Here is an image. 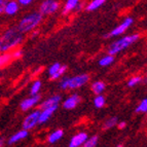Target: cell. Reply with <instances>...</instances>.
Masks as SVG:
<instances>
[{
  "label": "cell",
  "instance_id": "cell-14",
  "mask_svg": "<svg viewBox=\"0 0 147 147\" xmlns=\"http://www.w3.org/2000/svg\"><path fill=\"white\" fill-rule=\"evenodd\" d=\"M59 106H53V107H49V108H44V109H41L39 113V125H42V123H45L47 121H49V118L54 115V113L58 110Z\"/></svg>",
  "mask_w": 147,
  "mask_h": 147
},
{
  "label": "cell",
  "instance_id": "cell-10",
  "mask_svg": "<svg viewBox=\"0 0 147 147\" xmlns=\"http://www.w3.org/2000/svg\"><path fill=\"white\" fill-rule=\"evenodd\" d=\"M41 100V97L38 95L30 96L29 98H26L20 103V108L22 111H28L30 109H32L33 107H35L36 105H38Z\"/></svg>",
  "mask_w": 147,
  "mask_h": 147
},
{
  "label": "cell",
  "instance_id": "cell-17",
  "mask_svg": "<svg viewBox=\"0 0 147 147\" xmlns=\"http://www.w3.org/2000/svg\"><path fill=\"white\" fill-rule=\"evenodd\" d=\"M106 84L104 81L102 80H96L91 84V90L95 95H101L105 91Z\"/></svg>",
  "mask_w": 147,
  "mask_h": 147
},
{
  "label": "cell",
  "instance_id": "cell-21",
  "mask_svg": "<svg viewBox=\"0 0 147 147\" xmlns=\"http://www.w3.org/2000/svg\"><path fill=\"white\" fill-rule=\"evenodd\" d=\"M94 106L96 108H98V109H101V108H103L106 104V99L102 94L101 95H96L95 99H94Z\"/></svg>",
  "mask_w": 147,
  "mask_h": 147
},
{
  "label": "cell",
  "instance_id": "cell-5",
  "mask_svg": "<svg viewBox=\"0 0 147 147\" xmlns=\"http://www.w3.org/2000/svg\"><path fill=\"white\" fill-rule=\"evenodd\" d=\"M61 8V3L58 0H43L39 5L38 11L42 16H52Z\"/></svg>",
  "mask_w": 147,
  "mask_h": 147
},
{
  "label": "cell",
  "instance_id": "cell-3",
  "mask_svg": "<svg viewBox=\"0 0 147 147\" xmlns=\"http://www.w3.org/2000/svg\"><path fill=\"white\" fill-rule=\"evenodd\" d=\"M42 20H43V16L39 11L30 12L21 19L17 28L23 34H28L37 29V27L41 24Z\"/></svg>",
  "mask_w": 147,
  "mask_h": 147
},
{
  "label": "cell",
  "instance_id": "cell-4",
  "mask_svg": "<svg viewBox=\"0 0 147 147\" xmlns=\"http://www.w3.org/2000/svg\"><path fill=\"white\" fill-rule=\"evenodd\" d=\"M88 81H90V76L88 74H79V75L72 76V77L62 76L60 78L59 86L63 91L77 90V88H81V86H86Z\"/></svg>",
  "mask_w": 147,
  "mask_h": 147
},
{
  "label": "cell",
  "instance_id": "cell-2",
  "mask_svg": "<svg viewBox=\"0 0 147 147\" xmlns=\"http://www.w3.org/2000/svg\"><path fill=\"white\" fill-rule=\"evenodd\" d=\"M140 37L141 36H140L139 33H134V34L125 35V36L120 37V38L114 40V41L111 42L108 45V49H107L108 54L112 55V56H116V55L120 54L125 49H129L131 45L136 43L140 39Z\"/></svg>",
  "mask_w": 147,
  "mask_h": 147
},
{
  "label": "cell",
  "instance_id": "cell-7",
  "mask_svg": "<svg viewBox=\"0 0 147 147\" xmlns=\"http://www.w3.org/2000/svg\"><path fill=\"white\" fill-rule=\"evenodd\" d=\"M39 113H40V110L39 109H36V110H33L27 114V116L24 118L23 120V129L24 130H27V131H30V130H33L37 125H39Z\"/></svg>",
  "mask_w": 147,
  "mask_h": 147
},
{
  "label": "cell",
  "instance_id": "cell-15",
  "mask_svg": "<svg viewBox=\"0 0 147 147\" xmlns=\"http://www.w3.org/2000/svg\"><path fill=\"white\" fill-rule=\"evenodd\" d=\"M62 98L60 95H53L51 97H49L45 100L39 102V110L44 109V108H49V107H53V106H59L60 102H61Z\"/></svg>",
  "mask_w": 147,
  "mask_h": 147
},
{
  "label": "cell",
  "instance_id": "cell-11",
  "mask_svg": "<svg viewBox=\"0 0 147 147\" xmlns=\"http://www.w3.org/2000/svg\"><path fill=\"white\" fill-rule=\"evenodd\" d=\"M88 133L86 132H79L72 136V138L69 141L68 147H82L86 140L88 139Z\"/></svg>",
  "mask_w": 147,
  "mask_h": 147
},
{
  "label": "cell",
  "instance_id": "cell-8",
  "mask_svg": "<svg viewBox=\"0 0 147 147\" xmlns=\"http://www.w3.org/2000/svg\"><path fill=\"white\" fill-rule=\"evenodd\" d=\"M84 8V4L81 0H66L62 7V13L67 16L71 12L80 11Z\"/></svg>",
  "mask_w": 147,
  "mask_h": 147
},
{
  "label": "cell",
  "instance_id": "cell-9",
  "mask_svg": "<svg viewBox=\"0 0 147 147\" xmlns=\"http://www.w3.org/2000/svg\"><path fill=\"white\" fill-rule=\"evenodd\" d=\"M67 71V66L65 65H62L60 63H54L52 64L49 68V78L53 79V80H58L62 77V76L65 74V72Z\"/></svg>",
  "mask_w": 147,
  "mask_h": 147
},
{
  "label": "cell",
  "instance_id": "cell-23",
  "mask_svg": "<svg viewBox=\"0 0 147 147\" xmlns=\"http://www.w3.org/2000/svg\"><path fill=\"white\" fill-rule=\"evenodd\" d=\"M143 80V77L140 75H135V76H132L129 80H127V86L129 88H134V86H138V84H140L141 82H142Z\"/></svg>",
  "mask_w": 147,
  "mask_h": 147
},
{
  "label": "cell",
  "instance_id": "cell-27",
  "mask_svg": "<svg viewBox=\"0 0 147 147\" xmlns=\"http://www.w3.org/2000/svg\"><path fill=\"white\" fill-rule=\"evenodd\" d=\"M11 59H12V58H11V55H10V53L0 54V68L4 66L5 64H7Z\"/></svg>",
  "mask_w": 147,
  "mask_h": 147
},
{
  "label": "cell",
  "instance_id": "cell-6",
  "mask_svg": "<svg viewBox=\"0 0 147 147\" xmlns=\"http://www.w3.org/2000/svg\"><path fill=\"white\" fill-rule=\"evenodd\" d=\"M134 24V19L132 17H127L123 22L118 24L114 29H112L110 31V33H108L107 35H105L106 38H111V37H118L120 35H123V33L127 31Z\"/></svg>",
  "mask_w": 147,
  "mask_h": 147
},
{
  "label": "cell",
  "instance_id": "cell-29",
  "mask_svg": "<svg viewBox=\"0 0 147 147\" xmlns=\"http://www.w3.org/2000/svg\"><path fill=\"white\" fill-rule=\"evenodd\" d=\"M17 2L20 4V6H29L34 2V0H17Z\"/></svg>",
  "mask_w": 147,
  "mask_h": 147
},
{
  "label": "cell",
  "instance_id": "cell-20",
  "mask_svg": "<svg viewBox=\"0 0 147 147\" xmlns=\"http://www.w3.org/2000/svg\"><path fill=\"white\" fill-rule=\"evenodd\" d=\"M114 61H115L114 56L107 54L99 60V65H100L101 67H108V66H110V65H112V64L114 63Z\"/></svg>",
  "mask_w": 147,
  "mask_h": 147
},
{
  "label": "cell",
  "instance_id": "cell-19",
  "mask_svg": "<svg viewBox=\"0 0 147 147\" xmlns=\"http://www.w3.org/2000/svg\"><path fill=\"white\" fill-rule=\"evenodd\" d=\"M106 1H107V0H91V1L86 5V10H88V11L97 10L103 4H105Z\"/></svg>",
  "mask_w": 147,
  "mask_h": 147
},
{
  "label": "cell",
  "instance_id": "cell-31",
  "mask_svg": "<svg viewBox=\"0 0 147 147\" xmlns=\"http://www.w3.org/2000/svg\"><path fill=\"white\" fill-rule=\"evenodd\" d=\"M117 127L118 129H120V130H123L125 127H127V123H125V121H119V123H117Z\"/></svg>",
  "mask_w": 147,
  "mask_h": 147
},
{
  "label": "cell",
  "instance_id": "cell-16",
  "mask_svg": "<svg viewBox=\"0 0 147 147\" xmlns=\"http://www.w3.org/2000/svg\"><path fill=\"white\" fill-rule=\"evenodd\" d=\"M28 136H29V131L22 129V130L18 131V132L15 133V134H12V135L8 138L7 142H8V144H10V145L16 144V143L20 142V141H22V140L26 139Z\"/></svg>",
  "mask_w": 147,
  "mask_h": 147
},
{
  "label": "cell",
  "instance_id": "cell-1",
  "mask_svg": "<svg viewBox=\"0 0 147 147\" xmlns=\"http://www.w3.org/2000/svg\"><path fill=\"white\" fill-rule=\"evenodd\" d=\"M25 34L17 27H10L0 33V54L10 53L23 43Z\"/></svg>",
  "mask_w": 147,
  "mask_h": 147
},
{
  "label": "cell",
  "instance_id": "cell-25",
  "mask_svg": "<svg viewBox=\"0 0 147 147\" xmlns=\"http://www.w3.org/2000/svg\"><path fill=\"white\" fill-rule=\"evenodd\" d=\"M99 137L98 136H92V137H88L86 140V142L84 143L82 147H96L98 145Z\"/></svg>",
  "mask_w": 147,
  "mask_h": 147
},
{
  "label": "cell",
  "instance_id": "cell-12",
  "mask_svg": "<svg viewBox=\"0 0 147 147\" xmlns=\"http://www.w3.org/2000/svg\"><path fill=\"white\" fill-rule=\"evenodd\" d=\"M81 98L79 97V95L77 94H73V95L67 97L63 102V108L66 110H72L74 108H76L78 106V104L80 103Z\"/></svg>",
  "mask_w": 147,
  "mask_h": 147
},
{
  "label": "cell",
  "instance_id": "cell-13",
  "mask_svg": "<svg viewBox=\"0 0 147 147\" xmlns=\"http://www.w3.org/2000/svg\"><path fill=\"white\" fill-rule=\"evenodd\" d=\"M20 10V4L17 2V0H6L4 5V12L6 16L13 17Z\"/></svg>",
  "mask_w": 147,
  "mask_h": 147
},
{
  "label": "cell",
  "instance_id": "cell-33",
  "mask_svg": "<svg viewBox=\"0 0 147 147\" xmlns=\"http://www.w3.org/2000/svg\"><path fill=\"white\" fill-rule=\"evenodd\" d=\"M116 147H123V145H121V144H119V145H117V146H116Z\"/></svg>",
  "mask_w": 147,
  "mask_h": 147
},
{
  "label": "cell",
  "instance_id": "cell-32",
  "mask_svg": "<svg viewBox=\"0 0 147 147\" xmlns=\"http://www.w3.org/2000/svg\"><path fill=\"white\" fill-rule=\"evenodd\" d=\"M4 146V139L2 137H0V147Z\"/></svg>",
  "mask_w": 147,
  "mask_h": 147
},
{
  "label": "cell",
  "instance_id": "cell-30",
  "mask_svg": "<svg viewBox=\"0 0 147 147\" xmlns=\"http://www.w3.org/2000/svg\"><path fill=\"white\" fill-rule=\"evenodd\" d=\"M5 2H6V0H0V16H1L3 12H4Z\"/></svg>",
  "mask_w": 147,
  "mask_h": 147
},
{
  "label": "cell",
  "instance_id": "cell-26",
  "mask_svg": "<svg viewBox=\"0 0 147 147\" xmlns=\"http://www.w3.org/2000/svg\"><path fill=\"white\" fill-rule=\"evenodd\" d=\"M136 113H146L147 111V99H143L137 105L135 109Z\"/></svg>",
  "mask_w": 147,
  "mask_h": 147
},
{
  "label": "cell",
  "instance_id": "cell-24",
  "mask_svg": "<svg viewBox=\"0 0 147 147\" xmlns=\"http://www.w3.org/2000/svg\"><path fill=\"white\" fill-rule=\"evenodd\" d=\"M41 81L40 80H35L33 84H32L31 88H30V95L31 96H34V95H38L41 90Z\"/></svg>",
  "mask_w": 147,
  "mask_h": 147
},
{
  "label": "cell",
  "instance_id": "cell-28",
  "mask_svg": "<svg viewBox=\"0 0 147 147\" xmlns=\"http://www.w3.org/2000/svg\"><path fill=\"white\" fill-rule=\"evenodd\" d=\"M10 55H11L12 59H19V58H21L23 56V51L20 49H16L10 52Z\"/></svg>",
  "mask_w": 147,
  "mask_h": 147
},
{
  "label": "cell",
  "instance_id": "cell-18",
  "mask_svg": "<svg viewBox=\"0 0 147 147\" xmlns=\"http://www.w3.org/2000/svg\"><path fill=\"white\" fill-rule=\"evenodd\" d=\"M63 136H64L63 130H60V129L59 130H56L49 135V137H47V142H49V144H55V143H57L58 141H60V140L63 138Z\"/></svg>",
  "mask_w": 147,
  "mask_h": 147
},
{
  "label": "cell",
  "instance_id": "cell-22",
  "mask_svg": "<svg viewBox=\"0 0 147 147\" xmlns=\"http://www.w3.org/2000/svg\"><path fill=\"white\" fill-rule=\"evenodd\" d=\"M117 123H118V119L116 116H112V117L107 118L103 125L104 130H109V129H112V127H116Z\"/></svg>",
  "mask_w": 147,
  "mask_h": 147
}]
</instances>
